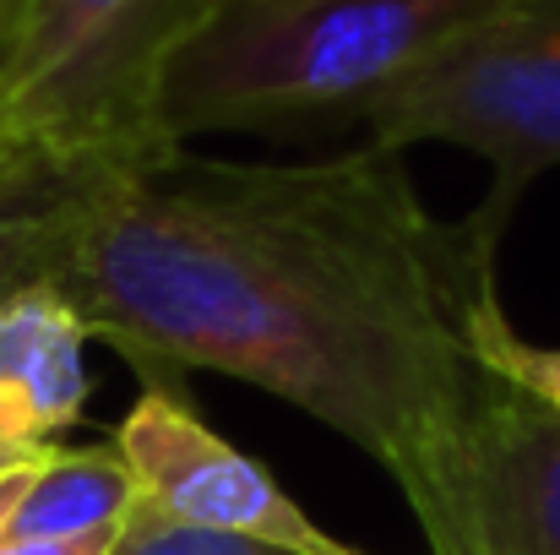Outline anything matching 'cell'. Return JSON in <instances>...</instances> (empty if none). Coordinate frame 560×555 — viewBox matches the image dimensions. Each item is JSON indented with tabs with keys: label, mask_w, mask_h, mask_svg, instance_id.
I'll list each match as a JSON object with an SVG mask.
<instances>
[{
	"label": "cell",
	"mask_w": 560,
	"mask_h": 555,
	"mask_svg": "<svg viewBox=\"0 0 560 555\" xmlns=\"http://www.w3.org/2000/svg\"><path fill=\"white\" fill-rule=\"evenodd\" d=\"M375 148L446 142L490 164L479 218L506 229L512 207L545 170H560V0H523L446 44L371 109Z\"/></svg>",
	"instance_id": "cell-4"
},
{
	"label": "cell",
	"mask_w": 560,
	"mask_h": 555,
	"mask_svg": "<svg viewBox=\"0 0 560 555\" xmlns=\"http://www.w3.org/2000/svg\"><path fill=\"white\" fill-rule=\"evenodd\" d=\"M523 0H218L159 82L153 131L186 148L212 131L360 120L463 33Z\"/></svg>",
	"instance_id": "cell-2"
},
{
	"label": "cell",
	"mask_w": 560,
	"mask_h": 555,
	"mask_svg": "<svg viewBox=\"0 0 560 555\" xmlns=\"http://www.w3.org/2000/svg\"><path fill=\"white\" fill-rule=\"evenodd\" d=\"M142 490L115 452L104 447H49L27 469L0 479V545H60L120 534Z\"/></svg>",
	"instance_id": "cell-8"
},
{
	"label": "cell",
	"mask_w": 560,
	"mask_h": 555,
	"mask_svg": "<svg viewBox=\"0 0 560 555\" xmlns=\"http://www.w3.org/2000/svg\"><path fill=\"white\" fill-rule=\"evenodd\" d=\"M115 545V534L98 540H60V545H0V555H104Z\"/></svg>",
	"instance_id": "cell-12"
},
{
	"label": "cell",
	"mask_w": 560,
	"mask_h": 555,
	"mask_svg": "<svg viewBox=\"0 0 560 555\" xmlns=\"http://www.w3.org/2000/svg\"><path fill=\"white\" fill-rule=\"evenodd\" d=\"M109 441L126 458L142 507L186 529L240 534L294 555H365L327 534L300 501H289L256 458L207 430V419H196L190 403L170 386H142L137 408Z\"/></svg>",
	"instance_id": "cell-5"
},
{
	"label": "cell",
	"mask_w": 560,
	"mask_h": 555,
	"mask_svg": "<svg viewBox=\"0 0 560 555\" xmlns=\"http://www.w3.org/2000/svg\"><path fill=\"white\" fill-rule=\"evenodd\" d=\"M490 218L441 223L397 148L218 164L186 148L93 185L55 289L142 386L240 375L375 458L435 555H463V469L501 375Z\"/></svg>",
	"instance_id": "cell-1"
},
{
	"label": "cell",
	"mask_w": 560,
	"mask_h": 555,
	"mask_svg": "<svg viewBox=\"0 0 560 555\" xmlns=\"http://www.w3.org/2000/svg\"><path fill=\"white\" fill-rule=\"evenodd\" d=\"M16 5H22V0H0V55H5V38H11V22H16Z\"/></svg>",
	"instance_id": "cell-13"
},
{
	"label": "cell",
	"mask_w": 560,
	"mask_h": 555,
	"mask_svg": "<svg viewBox=\"0 0 560 555\" xmlns=\"http://www.w3.org/2000/svg\"><path fill=\"white\" fill-rule=\"evenodd\" d=\"M109 170L115 164H77L0 142V300L33 284H55L82 207Z\"/></svg>",
	"instance_id": "cell-9"
},
{
	"label": "cell",
	"mask_w": 560,
	"mask_h": 555,
	"mask_svg": "<svg viewBox=\"0 0 560 555\" xmlns=\"http://www.w3.org/2000/svg\"><path fill=\"white\" fill-rule=\"evenodd\" d=\"M93 333L55 284L0 300V479L60 447L88 408Z\"/></svg>",
	"instance_id": "cell-7"
},
{
	"label": "cell",
	"mask_w": 560,
	"mask_h": 555,
	"mask_svg": "<svg viewBox=\"0 0 560 555\" xmlns=\"http://www.w3.org/2000/svg\"><path fill=\"white\" fill-rule=\"evenodd\" d=\"M463 555H560V414L512 381L474 425Z\"/></svg>",
	"instance_id": "cell-6"
},
{
	"label": "cell",
	"mask_w": 560,
	"mask_h": 555,
	"mask_svg": "<svg viewBox=\"0 0 560 555\" xmlns=\"http://www.w3.org/2000/svg\"><path fill=\"white\" fill-rule=\"evenodd\" d=\"M479 360L490 366V375H501V381L523 386L528 397L550 403V408L560 414V349L517 338V333H512V322L501 316V322L485 333V344H479Z\"/></svg>",
	"instance_id": "cell-11"
},
{
	"label": "cell",
	"mask_w": 560,
	"mask_h": 555,
	"mask_svg": "<svg viewBox=\"0 0 560 555\" xmlns=\"http://www.w3.org/2000/svg\"><path fill=\"white\" fill-rule=\"evenodd\" d=\"M218 0H22L0 55V142L77 164L175 153L159 82Z\"/></svg>",
	"instance_id": "cell-3"
},
{
	"label": "cell",
	"mask_w": 560,
	"mask_h": 555,
	"mask_svg": "<svg viewBox=\"0 0 560 555\" xmlns=\"http://www.w3.org/2000/svg\"><path fill=\"white\" fill-rule=\"evenodd\" d=\"M104 555H294L261 540H240V534H212V529H186L153 507L137 501V512L126 518V529L115 534V545Z\"/></svg>",
	"instance_id": "cell-10"
}]
</instances>
